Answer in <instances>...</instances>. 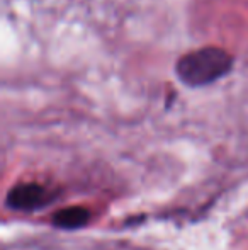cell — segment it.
<instances>
[{
    "label": "cell",
    "instance_id": "obj_3",
    "mask_svg": "<svg viewBox=\"0 0 248 250\" xmlns=\"http://www.w3.org/2000/svg\"><path fill=\"white\" fill-rule=\"evenodd\" d=\"M90 216L92 213L83 206L63 208L53 214V225L61 230H78L89 223Z\"/></svg>",
    "mask_w": 248,
    "mask_h": 250
},
{
    "label": "cell",
    "instance_id": "obj_2",
    "mask_svg": "<svg viewBox=\"0 0 248 250\" xmlns=\"http://www.w3.org/2000/svg\"><path fill=\"white\" fill-rule=\"evenodd\" d=\"M57 194L38 182H22L9 189L5 196V206L16 211H34L51 204Z\"/></svg>",
    "mask_w": 248,
    "mask_h": 250
},
{
    "label": "cell",
    "instance_id": "obj_1",
    "mask_svg": "<svg viewBox=\"0 0 248 250\" xmlns=\"http://www.w3.org/2000/svg\"><path fill=\"white\" fill-rule=\"evenodd\" d=\"M235 68V55L223 46L208 44L184 53L175 62L173 72L180 83L201 89L216 83Z\"/></svg>",
    "mask_w": 248,
    "mask_h": 250
}]
</instances>
